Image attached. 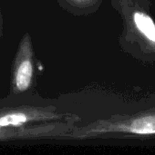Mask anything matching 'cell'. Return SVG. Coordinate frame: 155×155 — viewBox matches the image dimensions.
<instances>
[{"label": "cell", "mask_w": 155, "mask_h": 155, "mask_svg": "<svg viewBox=\"0 0 155 155\" xmlns=\"http://www.w3.org/2000/svg\"><path fill=\"white\" fill-rule=\"evenodd\" d=\"M109 134H155V114H145L118 120H100L83 127L75 126L66 139H88Z\"/></svg>", "instance_id": "obj_1"}, {"label": "cell", "mask_w": 155, "mask_h": 155, "mask_svg": "<svg viewBox=\"0 0 155 155\" xmlns=\"http://www.w3.org/2000/svg\"><path fill=\"white\" fill-rule=\"evenodd\" d=\"M36 57L32 39L26 33L17 46L12 67L10 79L9 99L30 95L37 84Z\"/></svg>", "instance_id": "obj_2"}, {"label": "cell", "mask_w": 155, "mask_h": 155, "mask_svg": "<svg viewBox=\"0 0 155 155\" xmlns=\"http://www.w3.org/2000/svg\"><path fill=\"white\" fill-rule=\"evenodd\" d=\"M78 117L71 114L58 112L57 107L49 105H10L0 107V130L21 127L38 122L68 120Z\"/></svg>", "instance_id": "obj_3"}, {"label": "cell", "mask_w": 155, "mask_h": 155, "mask_svg": "<svg viewBox=\"0 0 155 155\" xmlns=\"http://www.w3.org/2000/svg\"><path fill=\"white\" fill-rule=\"evenodd\" d=\"M79 121V118L75 117L68 120L33 123L17 128L2 129L0 130V141H25L44 138L66 139L68 134L76 126L75 123Z\"/></svg>", "instance_id": "obj_4"}, {"label": "cell", "mask_w": 155, "mask_h": 155, "mask_svg": "<svg viewBox=\"0 0 155 155\" xmlns=\"http://www.w3.org/2000/svg\"><path fill=\"white\" fill-rule=\"evenodd\" d=\"M58 5L67 12L81 16L94 12L101 0H57Z\"/></svg>", "instance_id": "obj_5"}, {"label": "cell", "mask_w": 155, "mask_h": 155, "mask_svg": "<svg viewBox=\"0 0 155 155\" xmlns=\"http://www.w3.org/2000/svg\"><path fill=\"white\" fill-rule=\"evenodd\" d=\"M132 23L135 29L155 45V23L153 18L143 11H134L132 14Z\"/></svg>", "instance_id": "obj_6"}, {"label": "cell", "mask_w": 155, "mask_h": 155, "mask_svg": "<svg viewBox=\"0 0 155 155\" xmlns=\"http://www.w3.org/2000/svg\"><path fill=\"white\" fill-rule=\"evenodd\" d=\"M4 36V19H3V15L1 12L0 8V39L3 38Z\"/></svg>", "instance_id": "obj_7"}]
</instances>
